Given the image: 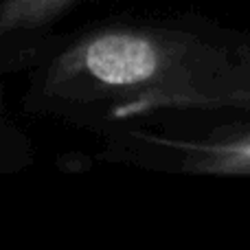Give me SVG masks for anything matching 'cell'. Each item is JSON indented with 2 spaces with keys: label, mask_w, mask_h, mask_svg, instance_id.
Returning a JSON list of instances; mask_svg holds the SVG:
<instances>
[{
  "label": "cell",
  "mask_w": 250,
  "mask_h": 250,
  "mask_svg": "<svg viewBox=\"0 0 250 250\" xmlns=\"http://www.w3.org/2000/svg\"><path fill=\"white\" fill-rule=\"evenodd\" d=\"M26 73L29 112L92 132L171 112H250V44L204 22L105 20L57 35Z\"/></svg>",
  "instance_id": "obj_1"
},
{
  "label": "cell",
  "mask_w": 250,
  "mask_h": 250,
  "mask_svg": "<svg viewBox=\"0 0 250 250\" xmlns=\"http://www.w3.org/2000/svg\"><path fill=\"white\" fill-rule=\"evenodd\" d=\"M90 0H0V75L29 70L57 38L55 26Z\"/></svg>",
  "instance_id": "obj_2"
},
{
  "label": "cell",
  "mask_w": 250,
  "mask_h": 250,
  "mask_svg": "<svg viewBox=\"0 0 250 250\" xmlns=\"http://www.w3.org/2000/svg\"><path fill=\"white\" fill-rule=\"evenodd\" d=\"M31 147L22 132H18L16 125L7 119L0 101V173H9L29 165Z\"/></svg>",
  "instance_id": "obj_3"
}]
</instances>
